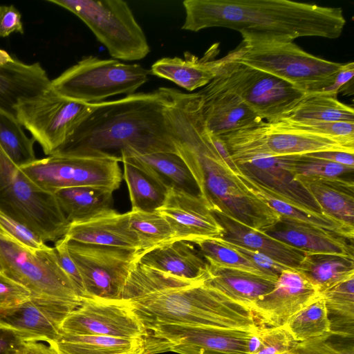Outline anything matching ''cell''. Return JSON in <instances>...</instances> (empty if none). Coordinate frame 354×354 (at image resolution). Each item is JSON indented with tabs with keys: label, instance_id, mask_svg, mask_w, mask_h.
Returning <instances> with one entry per match:
<instances>
[{
	"label": "cell",
	"instance_id": "obj_1",
	"mask_svg": "<svg viewBox=\"0 0 354 354\" xmlns=\"http://www.w3.org/2000/svg\"><path fill=\"white\" fill-rule=\"evenodd\" d=\"M163 91L177 154L192 173L210 211L261 232L277 222L279 215L245 185L214 148L198 93L167 87Z\"/></svg>",
	"mask_w": 354,
	"mask_h": 354
},
{
	"label": "cell",
	"instance_id": "obj_2",
	"mask_svg": "<svg viewBox=\"0 0 354 354\" xmlns=\"http://www.w3.org/2000/svg\"><path fill=\"white\" fill-rule=\"evenodd\" d=\"M176 136L160 88L91 104L89 112L50 156H112L176 153Z\"/></svg>",
	"mask_w": 354,
	"mask_h": 354
},
{
	"label": "cell",
	"instance_id": "obj_3",
	"mask_svg": "<svg viewBox=\"0 0 354 354\" xmlns=\"http://www.w3.org/2000/svg\"><path fill=\"white\" fill-rule=\"evenodd\" d=\"M205 279H184L138 263L122 298L147 331L171 324L247 331L260 326L252 310L213 289Z\"/></svg>",
	"mask_w": 354,
	"mask_h": 354
},
{
	"label": "cell",
	"instance_id": "obj_4",
	"mask_svg": "<svg viewBox=\"0 0 354 354\" xmlns=\"http://www.w3.org/2000/svg\"><path fill=\"white\" fill-rule=\"evenodd\" d=\"M182 30L221 27L284 36L337 39L346 19L339 7L289 0H185Z\"/></svg>",
	"mask_w": 354,
	"mask_h": 354
},
{
	"label": "cell",
	"instance_id": "obj_5",
	"mask_svg": "<svg viewBox=\"0 0 354 354\" xmlns=\"http://www.w3.org/2000/svg\"><path fill=\"white\" fill-rule=\"evenodd\" d=\"M241 44L225 57L270 74L308 93L330 85L343 63L307 53L284 36L243 31Z\"/></svg>",
	"mask_w": 354,
	"mask_h": 354
},
{
	"label": "cell",
	"instance_id": "obj_6",
	"mask_svg": "<svg viewBox=\"0 0 354 354\" xmlns=\"http://www.w3.org/2000/svg\"><path fill=\"white\" fill-rule=\"evenodd\" d=\"M0 211L27 226L45 242L64 236L70 223L54 194L37 186L0 146Z\"/></svg>",
	"mask_w": 354,
	"mask_h": 354
},
{
	"label": "cell",
	"instance_id": "obj_7",
	"mask_svg": "<svg viewBox=\"0 0 354 354\" xmlns=\"http://www.w3.org/2000/svg\"><path fill=\"white\" fill-rule=\"evenodd\" d=\"M236 163L260 156H285L325 151L354 153V142L320 136L288 124H261L221 136Z\"/></svg>",
	"mask_w": 354,
	"mask_h": 354
},
{
	"label": "cell",
	"instance_id": "obj_8",
	"mask_svg": "<svg viewBox=\"0 0 354 354\" xmlns=\"http://www.w3.org/2000/svg\"><path fill=\"white\" fill-rule=\"evenodd\" d=\"M150 75L138 64L89 55L51 80L50 86L60 95L87 104H95L120 94H134Z\"/></svg>",
	"mask_w": 354,
	"mask_h": 354
},
{
	"label": "cell",
	"instance_id": "obj_9",
	"mask_svg": "<svg viewBox=\"0 0 354 354\" xmlns=\"http://www.w3.org/2000/svg\"><path fill=\"white\" fill-rule=\"evenodd\" d=\"M76 15L117 60L136 61L150 52L147 37L122 0H48Z\"/></svg>",
	"mask_w": 354,
	"mask_h": 354
},
{
	"label": "cell",
	"instance_id": "obj_10",
	"mask_svg": "<svg viewBox=\"0 0 354 354\" xmlns=\"http://www.w3.org/2000/svg\"><path fill=\"white\" fill-rule=\"evenodd\" d=\"M0 266L5 274L32 296L81 304L82 297L60 266L53 247L32 250L0 232Z\"/></svg>",
	"mask_w": 354,
	"mask_h": 354
},
{
	"label": "cell",
	"instance_id": "obj_11",
	"mask_svg": "<svg viewBox=\"0 0 354 354\" xmlns=\"http://www.w3.org/2000/svg\"><path fill=\"white\" fill-rule=\"evenodd\" d=\"M120 162V158L112 156H48L20 169L37 186L51 194L81 186L114 192L122 180Z\"/></svg>",
	"mask_w": 354,
	"mask_h": 354
},
{
	"label": "cell",
	"instance_id": "obj_12",
	"mask_svg": "<svg viewBox=\"0 0 354 354\" xmlns=\"http://www.w3.org/2000/svg\"><path fill=\"white\" fill-rule=\"evenodd\" d=\"M220 60L218 76L265 122L279 121L307 95L286 81L225 56Z\"/></svg>",
	"mask_w": 354,
	"mask_h": 354
},
{
	"label": "cell",
	"instance_id": "obj_13",
	"mask_svg": "<svg viewBox=\"0 0 354 354\" xmlns=\"http://www.w3.org/2000/svg\"><path fill=\"white\" fill-rule=\"evenodd\" d=\"M91 108V104L63 97L50 86L21 100L15 109L17 122L48 156L66 140Z\"/></svg>",
	"mask_w": 354,
	"mask_h": 354
},
{
	"label": "cell",
	"instance_id": "obj_14",
	"mask_svg": "<svg viewBox=\"0 0 354 354\" xmlns=\"http://www.w3.org/2000/svg\"><path fill=\"white\" fill-rule=\"evenodd\" d=\"M68 248L82 278L84 297L111 299H122L127 281L142 254L133 250L69 240Z\"/></svg>",
	"mask_w": 354,
	"mask_h": 354
},
{
	"label": "cell",
	"instance_id": "obj_15",
	"mask_svg": "<svg viewBox=\"0 0 354 354\" xmlns=\"http://www.w3.org/2000/svg\"><path fill=\"white\" fill-rule=\"evenodd\" d=\"M254 331L171 324L153 327L143 339L147 354H250Z\"/></svg>",
	"mask_w": 354,
	"mask_h": 354
},
{
	"label": "cell",
	"instance_id": "obj_16",
	"mask_svg": "<svg viewBox=\"0 0 354 354\" xmlns=\"http://www.w3.org/2000/svg\"><path fill=\"white\" fill-rule=\"evenodd\" d=\"M61 333L144 338L147 331L124 299L82 297L80 305L63 321Z\"/></svg>",
	"mask_w": 354,
	"mask_h": 354
},
{
	"label": "cell",
	"instance_id": "obj_17",
	"mask_svg": "<svg viewBox=\"0 0 354 354\" xmlns=\"http://www.w3.org/2000/svg\"><path fill=\"white\" fill-rule=\"evenodd\" d=\"M80 305L32 296L17 305L0 308V326L12 330L26 342L56 341L65 318Z\"/></svg>",
	"mask_w": 354,
	"mask_h": 354
},
{
	"label": "cell",
	"instance_id": "obj_18",
	"mask_svg": "<svg viewBox=\"0 0 354 354\" xmlns=\"http://www.w3.org/2000/svg\"><path fill=\"white\" fill-rule=\"evenodd\" d=\"M319 297L318 290L305 277L295 270H287L280 274L274 288L256 304L252 312L260 326H282Z\"/></svg>",
	"mask_w": 354,
	"mask_h": 354
},
{
	"label": "cell",
	"instance_id": "obj_19",
	"mask_svg": "<svg viewBox=\"0 0 354 354\" xmlns=\"http://www.w3.org/2000/svg\"><path fill=\"white\" fill-rule=\"evenodd\" d=\"M207 130L221 136L263 122L217 76L196 92Z\"/></svg>",
	"mask_w": 354,
	"mask_h": 354
},
{
	"label": "cell",
	"instance_id": "obj_20",
	"mask_svg": "<svg viewBox=\"0 0 354 354\" xmlns=\"http://www.w3.org/2000/svg\"><path fill=\"white\" fill-rule=\"evenodd\" d=\"M50 84L39 62L26 64L0 48V112L17 120V104L46 91Z\"/></svg>",
	"mask_w": 354,
	"mask_h": 354
},
{
	"label": "cell",
	"instance_id": "obj_21",
	"mask_svg": "<svg viewBox=\"0 0 354 354\" xmlns=\"http://www.w3.org/2000/svg\"><path fill=\"white\" fill-rule=\"evenodd\" d=\"M158 211L170 221L178 241L194 243L223 236V227L202 198L171 189Z\"/></svg>",
	"mask_w": 354,
	"mask_h": 354
},
{
	"label": "cell",
	"instance_id": "obj_22",
	"mask_svg": "<svg viewBox=\"0 0 354 354\" xmlns=\"http://www.w3.org/2000/svg\"><path fill=\"white\" fill-rule=\"evenodd\" d=\"M306 253H328L354 257L353 240L299 221L280 217L261 231Z\"/></svg>",
	"mask_w": 354,
	"mask_h": 354
},
{
	"label": "cell",
	"instance_id": "obj_23",
	"mask_svg": "<svg viewBox=\"0 0 354 354\" xmlns=\"http://www.w3.org/2000/svg\"><path fill=\"white\" fill-rule=\"evenodd\" d=\"M65 236L80 243L142 252L138 237L129 223V212L120 214L111 209L90 221L71 223Z\"/></svg>",
	"mask_w": 354,
	"mask_h": 354
},
{
	"label": "cell",
	"instance_id": "obj_24",
	"mask_svg": "<svg viewBox=\"0 0 354 354\" xmlns=\"http://www.w3.org/2000/svg\"><path fill=\"white\" fill-rule=\"evenodd\" d=\"M218 53V44H214L201 59L188 52L183 59L164 57L153 63L149 72L193 91L204 87L218 75L221 60L215 59Z\"/></svg>",
	"mask_w": 354,
	"mask_h": 354
},
{
	"label": "cell",
	"instance_id": "obj_25",
	"mask_svg": "<svg viewBox=\"0 0 354 354\" xmlns=\"http://www.w3.org/2000/svg\"><path fill=\"white\" fill-rule=\"evenodd\" d=\"M236 164L240 173L261 185L310 210L324 213L310 194L283 167L280 156H260Z\"/></svg>",
	"mask_w": 354,
	"mask_h": 354
},
{
	"label": "cell",
	"instance_id": "obj_26",
	"mask_svg": "<svg viewBox=\"0 0 354 354\" xmlns=\"http://www.w3.org/2000/svg\"><path fill=\"white\" fill-rule=\"evenodd\" d=\"M121 162H127L142 169L163 185L168 190L201 197L198 185L190 169L176 153L157 152L139 154L121 153Z\"/></svg>",
	"mask_w": 354,
	"mask_h": 354
},
{
	"label": "cell",
	"instance_id": "obj_27",
	"mask_svg": "<svg viewBox=\"0 0 354 354\" xmlns=\"http://www.w3.org/2000/svg\"><path fill=\"white\" fill-rule=\"evenodd\" d=\"M211 212L223 229L221 239L225 241L263 253L295 270L306 255L305 252L248 227L221 212Z\"/></svg>",
	"mask_w": 354,
	"mask_h": 354
},
{
	"label": "cell",
	"instance_id": "obj_28",
	"mask_svg": "<svg viewBox=\"0 0 354 354\" xmlns=\"http://www.w3.org/2000/svg\"><path fill=\"white\" fill-rule=\"evenodd\" d=\"M207 264L205 283L252 311L256 304L274 288L277 281L248 271Z\"/></svg>",
	"mask_w": 354,
	"mask_h": 354
},
{
	"label": "cell",
	"instance_id": "obj_29",
	"mask_svg": "<svg viewBox=\"0 0 354 354\" xmlns=\"http://www.w3.org/2000/svg\"><path fill=\"white\" fill-rule=\"evenodd\" d=\"M138 263L148 268L184 279L206 278L207 262L194 245L174 241L142 253Z\"/></svg>",
	"mask_w": 354,
	"mask_h": 354
},
{
	"label": "cell",
	"instance_id": "obj_30",
	"mask_svg": "<svg viewBox=\"0 0 354 354\" xmlns=\"http://www.w3.org/2000/svg\"><path fill=\"white\" fill-rule=\"evenodd\" d=\"M237 176L257 196L270 206L280 217L322 228L353 240L354 229L326 213L310 210L261 185L241 173Z\"/></svg>",
	"mask_w": 354,
	"mask_h": 354
},
{
	"label": "cell",
	"instance_id": "obj_31",
	"mask_svg": "<svg viewBox=\"0 0 354 354\" xmlns=\"http://www.w3.org/2000/svg\"><path fill=\"white\" fill-rule=\"evenodd\" d=\"M310 194L321 209L354 229V183L353 180L295 177Z\"/></svg>",
	"mask_w": 354,
	"mask_h": 354
},
{
	"label": "cell",
	"instance_id": "obj_32",
	"mask_svg": "<svg viewBox=\"0 0 354 354\" xmlns=\"http://www.w3.org/2000/svg\"><path fill=\"white\" fill-rule=\"evenodd\" d=\"M113 193L104 187L81 186L64 188L54 195L71 224L90 221L113 209Z\"/></svg>",
	"mask_w": 354,
	"mask_h": 354
},
{
	"label": "cell",
	"instance_id": "obj_33",
	"mask_svg": "<svg viewBox=\"0 0 354 354\" xmlns=\"http://www.w3.org/2000/svg\"><path fill=\"white\" fill-rule=\"evenodd\" d=\"M353 257L328 253H306L296 271L305 277L320 294L354 276Z\"/></svg>",
	"mask_w": 354,
	"mask_h": 354
},
{
	"label": "cell",
	"instance_id": "obj_34",
	"mask_svg": "<svg viewBox=\"0 0 354 354\" xmlns=\"http://www.w3.org/2000/svg\"><path fill=\"white\" fill-rule=\"evenodd\" d=\"M291 122H354L353 108L324 92L307 94L283 118Z\"/></svg>",
	"mask_w": 354,
	"mask_h": 354
},
{
	"label": "cell",
	"instance_id": "obj_35",
	"mask_svg": "<svg viewBox=\"0 0 354 354\" xmlns=\"http://www.w3.org/2000/svg\"><path fill=\"white\" fill-rule=\"evenodd\" d=\"M144 343L143 338L61 333L56 341L48 344L57 354H117L133 351Z\"/></svg>",
	"mask_w": 354,
	"mask_h": 354
},
{
	"label": "cell",
	"instance_id": "obj_36",
	"mask_svg": "<svg viewBox=\"0 0 354 354\" xmlns=\"http://www.w3.org/2000/svg\"><path fill=\"white\" fill-rule=\"evenodd\" d=\"M325 301L330 333L342 337H354V276L319 294Z\"/></svg>",
	"mask_w": 354,
	"mask_h": 354
},
{
	"label": "cell",
	"instance_id": "obj_37",
	"mask_svg": "<svg viewBox=\"0 0 354 354\" xmlns=\"http://www.w3.org/2000/svg\"><path fill=\"white\" fill-rule=\"evenodd\" d=\"M124 179L129 190L131 210L158 211L164 204L169 190L142 169L122 162Z\"/></svg>",
	"mask_w": 354,
	"mask_h": 354
},
{
	"label": "cell",
	"instance_id": "obj_38",
	"mask_svg": "<svg viewBox=\"0 0 354 354\" xmlns=\"http://www.w3.org/2000/svg\"><path fill=\"white\" fill-rule=\"evenodd\" d=\"M129 223L137 234L142 253L178 241L168 218L160 212H129Z\"/></svg>",
	"mask_w": 354,
	"mask_h": 354
},
{
	"label": "cell",
	"instance_id": "obj_39",
	"mask_svg": "<svg viewBox=\"0 0 354 354\" xmlns=\"http://www.w3.org/2000/svg\"><path fill=\"white\" fill-rule=\"evenodd\" d=\"M298 342L330 335L325 301L319 297L292 317L286 324Z\"/></svg>",
	"mask_w": 354,
	"mask_h": 354
},
{
	"label": "cell",
	"instance_id": "obj_40",
	"mask_svg": "<svg viewBox=\"0 0 354 354\" xmlns=\"http://www.w3.org/2000/svg\"><path fill=\"white\" fill-rule=\"evenodd\" d=\"M35 142L32 138L26 136L16 120L0 112V146L19 168L37 159Z\"/></svg>",
	"mask_w": 354,
	"mask_h": 354
},
{
	"label": "cell",
	"instance_id": "obj_41",
	"mask_svg": "<svg viewBox=\"0 0 354 354\" xmlns=\"http://www.w3.org/2000/svg\"><path fill=\"white\" fill-rule=\"evenodd\" d=\"M283 167L295 177L350 179L354 167L342 165L308 154L280 156Z\"/></svg>",
	"mask_w": 354,
	"mask_h": 354
},
{
	"label": "cell",
	"instance_id": "obj_42",
	"mask_svg": "<svg viewBox=\"0 0 354 354\" xmlns=\"http://www.w3.org/2000/svg\"><path fill=\"white\" fill-rule=\"evenodd\" d=\"M192 244L197 245L208 263L239 269L268 277L245 257L223 244L217 238L201 239Z\"/></svg>",
	"mask_w": 354,
	"mask_h": 354
},
{
	"label": "cell",
	"instance_id": "obj_43",
	"mask_svg": "<svg viewBox=\"0 0 354 354\" xmlns=\"http://www.w3.org/2000/svg\"><path fill=\"white\" fill-rule=\"evenodd\" d=\"M298 342L286 325L259 326L251 337L250 354H291Z\"/></svg>",
	"mask_w": 354,
	"mask_h": 354
},
{
	"label": "cell",
	"instance_id": "obj_44",
	"mask_svg": "<svg viewBox=\"0 0 354 354\" xmlns=\"http://www.w3.org/2000/svg\"><path fill=\"white\" fill-rule=\"evenodd\" d=\"M0 232L32 250H44L50 248L41 236L1 211H0Z\"/></svg>",
	"mask_w": 354,
	"mask_h": 354
},
{
	"label": "cell",
	"instance_id": "obj_45",
	"mask_svg": "<svg viewBox=\"0 0 354 354\" xmlns=\"http://www.w3.org/2000/svg\"><path fill=\"white\" fill-rule=\"evenodd\" d=\"M282 121L301 130L354 142V122H291Z\"/></svg>",
	"mask_w": 354,
	"mask_h": 354
},
{
	"label": "cell",
	"instance_id": "obj_46",
	"mask_svg": "<svg viewBox=\"0 0 354 354\" xmlns=\"http://www.w3.org/2000/svg\"><path fill=\"white\" fill-rule=\"evenodd\" d=\"M330 335L298 342L291 354H354L353 344L332 342Z\"/></svg>",
	"mask_w": 354,
	"mask_h": 354
},
{
	"label": "cell",
	"instance_id": "obj_47",
	"mask_svg": "<svg viewBox=\"0 0 354 354\" xmlns=\"http://www.w3.org/2000/svg\"><path fill=\"white\" fill-rule=\"evenodd\" d=\"M217 239L223 244L245 257L269 278L277 280L280 274L284 270H293L283 264L275 261L263 253L228 242L222 239Z\"/></svg>",
	"mask_w": 354,
	"mask_h": 354
},
{
	"label": "cell",
	"instance_id": "obj_48",
	"mask_svg": "<svg viewBox=\"0 0 354 354\" xmlns=\"http://www.w3.org/2000/svg\"><path fill=\"white\" fill-rule=\"evenodd\" d=\"M32 296L27 288L0 272V308L17 305Z\"/></svg>",
	"mask_w": 354,
	"mask_h": 354
},
{
	"label": "cell",
	"instance_id": "obj_49",
	"mask_svg": "<svg viewBox=\"0 0 354 354\" xmlns=\"http://www.w3.org/2000/svg\"><path fill=\"white\" fill-rule=\"evenodd\" d=\"M68 239L64 236L55 242V250L59 263L63 270L70 277L82 297L84 296V290L79 270L69 253L68 248Z\"/></svg>",
	"mask_w": 354,
	"mask_h": 354
},
{
	"label": "cell",
	"instance_id": "obj_50",
	"mask_svg": "<svg viewBox=\"0 0 354 354\" xmlns=\"http://www.w3.org/2000/svg\"><path fill=\"white\" fill-rule=\"evenodd\" d=\"M354 63H343L342 66L335 75L333 83L324 88L321 92L328 93L335 95H352L353 94Z\"/></svg>",
	"mask_w": 354,
	"mask_h": 354
},
{
	"label": "cell",
	"instance_id": "obj_51",
	"mask_svg": "<svg viewBox=\"0 0 354 354\" xmlns=\"http://www.w3.org/2000/svg\"><path fill=\"white\" fill-rule=\"evenodd\" d=\"M17 32L24 33L21 15L13 5L0 6V37Z\"/></svg>",
	"mask_w": 354,
	"mask_h": 354
},
{
	"label": "cell",
	"instance_id": "obj_52",
	"mask_svg": "<svg viewBox=\"0 0 354 354\" xmlns=\"http://www.w3.org/2000/svg\"><path fill=\"white\" fill-rule=\"evenodd\" d=\"M26 342L15 331L0 326V354H23Z\"/></svg>",
	"mask_w": 354,
	"mask_h": 354
},
{
	"label": "cell",
	"instance_id": "obj_53",
	"mask_svg": "<svg viewBox=\"0 0 354 354\" xmlns=\"http://www.w3.org/2000/svg\"><path fill=\"white\" fill-rule=\"evenodd\" d=\"M354 153L343 151H325L308 153L310 156L326 160L342 165L354 167Z\"/></svg>",
	"mask_w": 354,
	"mask_h": 354
},
{
	"label": "cell",
	"instance_id": "obj_54",
	"mask_svg": "<svg viewBox=\"0 0 354 354\" xmlns=\"http://www.w3.org/2000/svg\"><path fill=\"white\" fill-rule=\"evenodd\" d=\"M23 354H57V353L50 346L39 342H27Z\"/></svg>",
	"mask_w": 354,
	"mask_h": 354
},
{
	"label": "cell",
	"instance_id": "obj_55",
	"mask_svg": "<svg viewBox=\"0 0 354 354\" xmlns=\"http://www.w3.org/2000/svg\"><path fill=\"white\" fill-rule=\"evenodd\" d=\"M117 354H147V352H146V350L145 348V343H144L142 345H141L140 346H139L138 348H137L133 351H130L124 352V353H117Z\"/></svg>",
	"mask_w": 354,
	"mask_h": 354
},
{
	"label": "cell",
	"instance_id": "obj_56",
	"mask_svg": "<svg viewBox=\"0 0 354 354\" xmlns=\"http://www.w3.org/2000/svg\"><path fill=\"white\" fill-rule=\"evenodd\" d=\"M1 271H2V269H1V266H0V272H1Z\"/></svg>",
	"mask_w": 354,
	"mask_h": 354
}]
</instances>
